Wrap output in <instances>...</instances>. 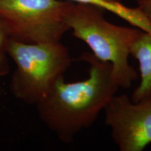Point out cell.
Instances as JSON below:
<instances>
[{
    "mask_svg": "<svg viewBox=\"0 0 151 151\" xmlns=\"http://www.w3.org/2000/svg\"><path fill=\"white\" fill-rule=\"evenodd\" d=\"M81 60L90 65L88 78L66 83L62 76L35 105L41 121L67 144L91 127L119 88L111 63L97 59L92 52L83 53Z\"/></svg>",
    "mask_w": 151,
    "mask_h": 151,
    "instance_id": "cell-1",
    "label": "cell"
},
{
    "mask_svg": "<svg viewBox=\"0 0 151 151\" xmlns=\"http://www.w3.org/2000/svg\"><path fill=\"white\" fill-rule=\"evenodd\" d=\"M104 11L94 5L73 2L66 22L74 37L86 43L97 59L111 63L118 87L127 89L138 78L128 59L132 44L142 30L111 23Z\"/></svg>",
    "mask_w": 151,
    "mask_h": 151,
    "instance_id": "cell-2",
    "label": "cell"
},
{
    "mask_svg": "<svg viewBox=\"0 0 151 151\" xmlns=\"http://www.w3.org/2000/svg\"><path fill=\"white\" fill-rule=\"evenodd\" d=\"M7 51L16 65L9 89L16 99L29 105L40 101L71 63L61 41L27 43L10 39Z\"/></svg>",
    "mask_w": 151,
    "mask_h": 151,
    "instance_id": "cell-3",
    "label": "cell"
},
{
    "mask_svg": "<svg viewBox=\"0 0 151 151\" xmlns=\"http://www.w3.org/2000/svg\"><path fill=\"white\" fill-rule=\"evenodd\" d=\"M73 3L69 0H0V19L14 40L59 42L70 30L66 18Z\"/></svg>",
    "mask_w": 151,
    "mask_h": 151,
    "instance_id": "cell-4",
    "label": "cell"
},
{
    "mask_svg": "<svg viewBox=\"0 0 151 151\" xmlns=\"http://www.w3.org/2000/svg\"><path fill=\"white\" fill-rule=\"evenodd\" d=\"M104 111L120 150L142 151L150 144L151 99L135 103L126 94H115Z\"/></svg>",
    "mask_w": 151,
    "mask_h": 151,
    "instance_id": "cell-5",
    "label": "cell"
},
{
    "mask_svg": "<svg viewBox=\"0 0 151 151\" xmlns=\"http://www.w3.org/2000/svg\"><path fill=\"white\" fill-rule=\"evenodd\" d=\"M130 55L139 62L141 81L131 99L137 103L151 99V31L142 30L132 44Z\"/></svg>",
    "mask_w": 151,
    "mask_h": 151,
    "instance_id": "cell-6",
    "label": "cell"
},
{
    "mask_svg": "<svg viewBox=\"0 0 151 151\" xmlns=\"http://www.w3.org/2000/svg\"><path fill=\"white\" fill-rule=\"evenodd\" d=\"M75 3L88 4L96 6L104 11L116 15L128 23L146 32L151 31V21L137 8H131L120 2L108 0H69Z\"/></svg>",
    "mask_w": 151,
    "mask_h": 151,
    "instance_id": "cell-7",
    "label": "cell"
},
{
    "mask_svg": "<svg viewBox=\"0 0 151 151\" xmlns=\"http://www.w3.org/2000/svg\"><path fill=\"white\" fill-rule=\"evenodd\" d=\"M11 39L6 27L0 19V77L8 75L10 71L7 47Z\"/></svg>",
    "mask_w": 151,
    "mask_h": 151,
    "instance_id": "cell-8",
    "label": "cell"
},
{
    "mask_svg": "<svg viewBox=\"0 0 151 151\" xmlns=\"http://www.w3.org/2000/svg\"><path fill=\"white\" fill-rule=\"evenodd\" d=\"M137 8L151 21V0H137Z\"/></svg>",
    "mask_w": 151,
    "mask_h": 151,
    "instance_id": "cell-9",
    "label": "cell"
},
{
    "mask_svg": "<svg viewBox=\"0 0 151 151\" xmlns=\"http://www.w3.org/2000/svg\"><path fill=\"white\" fill-rule=\"evenodd\" d=\"M108 1H117V2H120V0H108Z\"/></svg>",
    "mask_w": 151,
    "mask_h": 151,
    "instance_id": "cell-10",
    "label": "cell"
}]
</instances>
